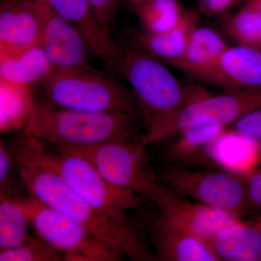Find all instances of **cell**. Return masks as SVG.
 I'll use <instances>...</instances> for the list:
<instances>
[{
  "label": "cell",
  "instance_id": "cell-1",
  "mask_svg": "<svg viewBox=\"0 0 261 261\" xmlns=\"http://www.w3.org/2000/svg\"><path fill=\"white\" fill-rule=\"evenodd\" d=\"M11 152L29 195L83 225L123 256L133 260H156L137 228L122 227L99 216L67 185L46 160L40 142L23 134Z\"/></svg>",
  "mask_w": 261,
  "mask_h": 261
},
{
  "label": "cell",
  "instance_id": "cell-2",
  "mask_svg": "<svg viewBox=\"0 0 261 261\" xmlns=\"http://www.w3.org/2000/svg\"><path fill=\"white\" fill-rule=\"evenodd\" d=\"M121 46L116 72L130 85L142 121L145 146L159 142L168 122L202 89L185 87L159 58L135 44Z\"/></svg>",
  "mask_w": 261,
  "mask_h": 261
},
{
  "label": "cell",
  "instance_id": "cell-3",
  "mask_svg": "<svg viewBox=\"0 0 261 261\" xmlns=\"http://www.w3.org/2000/svg\"><path fill=\"white\" fill-rule=\"evenodd\" d=\"M139 118L135 113L65 109L44 99L33 105L23 134L54 147H86L115 141L144 143Z\"/></svg>",
  "mask_w": 261,
  "mask_h": 261
},
{
  "label": "cell",
  "instance_id": "cell-4",
  "mask_svg": "<svg viewBox=\"0 0 261 261\" xmlns=\"http://www.w3.org/2000/svg\"><path fill=\"white\" fill-rule=\"evenodd\" d=\"M42 87L45 99L59 108L83 112L138 115L132 90L112 75L90 65L56 70L42 82Z\"/></svg>",
  "mask_w": 261,
  "mask_h": 261
},
{
  "label": "cell",
  "instance_id": "cell-5",
  "mask_svg": "<svg viewBox=\"0 0 261 261\" xmlns=\"http://www.w3.org/2000/svg\"><path fill=\"white\" fill-rule=\"evenodd\" d=\"M41 144L48 163L97 214L122 227L137 228L127 213L142 208L145 198L113 186L80 154L58 147L49 150Z\"/></svg>",
  "mask_w": 261,
  "mask_h": 261
},
{
  "label": "cell",
  "instance_id": "cell-6",
  "mask_svg": "<svg viewBox=\"0 0 261 261\" xmlns=\"http://www.w3.org/2000/svg\"><path fill=\"white\" fill-rule=\"evenodd\" d=\"M38 237L63 254L66 261H118L123 255L83 225L29 195L18 198Z\"/></svg>",
  "mask_w": 261,
  "mask_h": 261
},
{
  "label": "cell",
  "instance_id": "cell-7",
  "mask_svg": "<svg viewBox=\"0 0 261 261\" xmlns=\"http://www.w3.org/2000/svg\"><path fill=\"white\" fill-rule=\"evenodd\" d=\"M161 183L173 193L240 217L255 210L244 178L219 168L173 166L161 173Z\"/></svg>",
  "mask_w": 261,
  "mask_h": 261
},
{
  "label": "cell",
  "instance_id": "cell-8",
  "mask_svg": "<svg viewBox=\"0 0 261 261\" xmlns=\"http://www.w3.org/2000/svg\"><path fill=\"white\" fill-rule=\"evenodd\" d=\"M147 146L137 141H115L80 147H58L88 159L99 174L113 186L151 200L161 182L149 166Z\"/></svg>",
  "mask_w": 261,
  "mask_h": 261
},
{
  "label": "cell",
  "instance_id": "cell-9",
  "mask_svg": "<svg viewBox=\"0 0 261 261\" xmlns=\"http://www.w3.org/2000/svg\"><path fill=\"white\" fill-rule=\"evenodd\" d=\"M260 106L261 89L228 91L217 95L202 90L168 122L160 136L159 143L190 126L216 124L229 128Z\"/></svg>",
  "mask_w": 261,
  "mask_h": 261
},
{
  "label": "cell",
  "instance_id": "cell-10",
  "mask_svg": "<svg viewBox=\"0 0 261 261\" xmlns=\"http://www.w3.org/2000/svg\"><path fill=\"white\" fill-rule=\"evenodd\" d=\"M151 202L159 209L158 221L208 243L220 230L241 219L231 213L180 197L163 184Z\"/></svg>",
  "mask_w": 261,
  "mask_h": 261
},
{
  "label": "cell",
  "instance_id": "cell-11",
  "mask_svg": "<svg viewBox=\"0 0 261 261\" xmlns=\"http://www.w3.org/2000/svg\"><path fill=\"white\" fill-rule=\"evenodd\" d=\"M42 13L39 46L56 70L88 66L90 49L82 33L51 9L45 0H39Z\"/></svg>",
  "mask_w": 261,
  "mask_h": 261
},
{
  "label": "cell",
  "instance_id": "cell-12",
  "mask_svg": "<svg viewBox=\"0 0 261 261\" xmlns=\"http://www.w3.org/2000/svg\"><path fill=\"white\" fill-rule=\"evenodd\" d=\"M261 162V142L231 128L209 142L188 167L219 168L246 177Z\"/></svg>",
  "mask_w": 261,
  "mask_h": 261
},
{
  "label": "cell",
  "instance_id": "cell-13",
  "mask_svg": "<svg viewBox=\"0 0 261 261\" xmlns=\"http://www.w3.org/2000/svg\"><path fill=\"white\" fill-rule=\"evenodd\" d=\"M42 29L39 0H4L0 8L1 60L39 46Z\"/></svg>",
  "mask_w": 261,
  "mask_h": 261
},
{
  "label": "cell",
  "instance_id": "cell-14",
  "mask_svg": "<svg viewBox=\"0 0 261 261\" xmlns=\"http://www.w3.org/2000/svg\"><path fill=\"white\" fill-rule=\"evenodd\" d=\"M51 9L75 25L82 33L91 53L111 72H116L121 46L113 40L100 23L89 0H45Z\"/></svg>",
  "mask_w": 261,
  "mask_h": 261
},
{
  "label": "cell",
  "instance_id": "cell-15",
  "mask_svg": "<svg viewBox=\"0 0 261 261\" xmlns=\"http://www.w3.org/2000/svg\"><path fill=\"white\" fill-rule=\"evenodd\" d=\"M203 80L228 91L261 89V49L228 46Z\"/></svg>",
  "mask_w": 261,
  "mask_h": 261
},
{
  "label": "cell",
  "instance_id": "cell-16",
  "mask_svg": "<svg viewBox=\"0 0 261 261\" xmlns=\"http://www.w3.org/2000/svg\"><path fill=\"white\" fill-rule=\"evenodd\" d=\"M151 242L156 260L221 261L208 242L158 221L152 226Z\"/></svg>",
  "mask_w": 261,
  "mask_h": 261
},
{
  "label": "cell",
  "instance_id": "cell-17",
  "mask_svg": "<svg viewBox=\"0 0 261 261\" xmlns=\"http://www.w3.org/2000/svg\"><path fill=\"white\" fill-rule=\"evenodd\" d=\"M209 243L220 260H261V228L255 222L238 219L220 230Z\"/></svg>",
  "mask_w": 261,
  "mask_h": 261
},
{
  "label": "cell",
  "instance_id": "cell-18",
  "mask_svg": "<svg viewBox=\"0 0 261 261\" xmlns=\"http://www.w3.org/2000/svg\"><path fill=\"white\" fill-rule=\"evenodd\" d=\"M197 27L198 16L195 13L187 11L175 28L161 33L144 30L135 37L133 44L172 65L185 55L192 32Z\"/></svg>",
  "mask_w": 261,
  "mask_h": 261
},
{
  "label": "cell",
  "instance_id": "cell-19",
  "mask_svg": "<svg viewBox=\"0 0 261 261\" xmlns=\"http://www.w3.org/2000/svg\"><path fill=\"white\" fill-rule=\"evenodd\" d=\"M228 47L224 38L216 31L197 27L185 55L172 65L203 80Z\"/></svg>",
  "mask_w": 261,
  "mask_h": 261
},
{
  "label": "cell",
  "instance_id": "cell-20",
  "mask_svg": "<svg viewBox=\"0 0 261 261\" xmlns=\"http://www.w3.org/2000/svg\"><path fill=\"white\" fill-rule=\"evenodd\" d=\"M0 70L3 82L25 87L42 83L56 68L38 46L18 56L2 59Z\"/></svg>",
  "mask_w": 261,
  "mask_h": 261
},
{
  "label": "cell",
  "instance_id": "cell-21",
  "mask_svg": "<svg viewBox=\"0 0 261 261\" xmlns=\"http://www.w3.org/2000/svg\"><path fill=\"white\" fill-rule=\"evenodd\" d=\"M228 127L216 124L197 125L185 128L169 139L163 155L173 166H188L194 158L209 142L222 134Z\"/></svg>",
  "mask_w": 261,
  "mask_h": 261
},
{
  "label": "cell",
  "instance_id": "cell-22",
  "mask_svg": "<svg viewBox=\"0 0 261 261\" xmlns=\"http://www.w3.org/2000/svg\"><path fill=\"white\" fill-rule=\"evenodd\" d=\"M30 224L18 199L13 198L9 190H1L0 195V250L21 245L32 238Z\"/></svg>",
  "mask_w": 261,
  "mask_h": 261
},
{
  "label": "cell",
  "instance_id": "cell-23",
  "mask_svg": "<svg viewBox=\"0 0 261 261\" xmlns=\"http://www.w3.org/2000/svg\"><path fill=\"white\" fill-rule=\"evenodd\" d=\"M133 9L144 30L153 33L175 28L187 12L178 0H148Z\"/></svg>",
  "mask_w": 261,
  "mask_h": 261
},
{
  "label": "cell",
  "instance_id": "cell-24",
  "mask_svg": "<svg viewBox=\"0 0 261 261\" xmlns=\"http://www.w3.org/2000/svg\"><path fill=\"white\" fill-rule=\"evenodd\" d=\"M225 33L239 45L261 49V13L244 6L223 20Z\"/></svg>",
  "mask_w": 261,
  "mask_h": 261
},
{
  "label": "cell",
  "instance_id": "cell-25",
  "mask_svg": "<svg viewBox=\"0 0 261 261\" xmlns=\"http://www.w3.org/2000/svg\"><path fill=\"white\" fill-rule=\"evenodd\" d=\"M63 254L37 237L21 245L0 250V261H62Z\"/></svg>",
  "mask_w": 261,
  "mask_h": 261
},
{
  "label": "cell",
  "instance_id": "cell-26",
  "mask_svg": "<svg viewBox=\"0 0 261 261\" xmlns=\"http://www.w3.org/2000/svg\"><path fill=\"white\" fill-rule=\"evenodd\" d=\"M229 128L261 142V106L247 113Z\"/></svg>",
  "mask_w": 261,
  "mask_h": 261
},
{
  "label": "cell",
  "instance_id": "cell-27",
  "mask_svg": "<svg viewBox=\"0 0 261 261\" xmlns=\"http://www.w3.org/2000/svg\"><path fill=\"white\" fill-rule=\"evenodd\" d=\"M121 0H89L98 20L104 28L109 31L116 18Z\"/></svg>",
  "mask_w": 261,
  "mask_h": 261
},
{
  "label": "cell",
  "instance_id": "cell-28",
  "mask_svg": "<svg viewBox=\"0 0 261 261\" xmlns=\"http://www.w3.org/2000/svg\"><path fill=\"white\" fill-rule=\"evenodd\" d=\"M247 194L255 209L261 208V168H257L244 178Z\"/></svg>",
  "mask_w": 261,
  "mask_h": 261
},
{
  "label": "cell",
  "instance_id": "cell-29",
  "mask_svg": "<svg viewBox=\"0 0 261 261\" xmlns=\"http://www.w3.org/2000/svg\"><path fill=\"white\" fill-rule=\"evenodd\" d=\"M240 0H199L202 13L209 16L223 14L238 4Z\"/></svg>",
  "mask_w": 261,
  "mask_h": 261
},
{
  "label": "cell",
  "instance_id": "cell-30",
  "mask_svg": "<svg viewBox=\"0 0 261 261\" xmlns=\"http://www.w3.org/2000/svg\"><path fill=\"white\" fill-rule=\"evenodd\" d=\"M13 156L11 151L2 141L0 144V185L1 190L9 188V178L13 166Z\"/></svg>",
  "mask_w": 261,
  "mask_h": 261
},
{
  "label": "cell",
  "instance_id": "cell-31",
  "mask_svg": "<svg viewBox=\"0 0 261 261\" xmlns=\"http://www.w3.org/2000/svg\"><path fill=\"white\" fill-rule=\"evenodd\" d=\"M244 6L257 10L261 13V0H247Z\"/></svg>",
  "mask_w": 261,
  "mask_h": 261
},
{
  "label": "cell",
  "instance_id": "cell-32",
  "mask_svg": "<svg viewBox=\"0 0 261 261\" xmlns=\"http://www.w3.org/2000/svg\"><path fill=\"white\" fill-rule=\"evenodd\" d=\"M123 1L126 2L127 4L130 5L132 8H135L139 5L143 4L148 0H123Z\"/></svg>",
  "mask_w": 261,
  "mask_h": 261
}]
</instances>
